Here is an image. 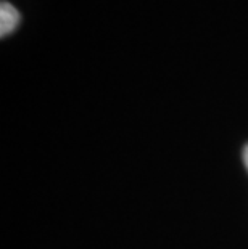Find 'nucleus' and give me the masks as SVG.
I'll return each instance as SVG.
<instances>
[{
    "label": "nucleus",
    "instance_id": "nucleus-1",
    "mask_svg": "<svg viewBox=\"0 0 248 249\" xmlns=\"http://www.w3.org/2000/svg\"><path fill=\"white\" fill-rule=\"evenodd\" d=\"M21 23V15L12 3H0V36L7 37L18 28Z\"/></svg>",
    "mask_w": 248,
    "mask_h": 249
},
{
    "label": "nucleus",
    "instance_id": "nucleus-2",
    "mask_svg": "<svg viewBox=\"0 0 248 249\" xmlns=\"http://www.w3.org/2000/svg\"><path fill=\"white\" fill-rule=\"evenodd\" d=\"M242 158H244V164H245V167H247V171H248V143H247L245 148H244V153H242Z\"/></svg>",
    "mask_w": 248,
    "mask_h": 249
}]
</instances>
